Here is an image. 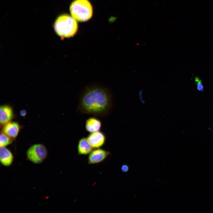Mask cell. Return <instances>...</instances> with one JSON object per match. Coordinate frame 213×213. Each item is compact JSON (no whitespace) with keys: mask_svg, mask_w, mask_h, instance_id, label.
<instances>
[{"mask_svg":"<svg viewBox=\"0 0 213 213\" xmlns=\"http://www.w3.org/2000/svg\"><path fill=\"white\" fill-rule=\"evenodd\" d=\"M111 93L99 86L86 88L79 98L78 111L85 114L104 116L111 111L113 106Z\"/></svg>","mask_w":213,"mask_h":213,"instance_id":"cell-1","label":"cell"},{"mask_svg":"<svg viewBox=\"0 0 213 213\" xmlns=\"http://www.w3.org/2000/svg\"><path fill=\"white\" fill-rule=\"evenodd\" d=\"M54 30L62 38L73 36L78 30L76 20L69 15L64 14L57 18L54 22Z\"/></svg>","mask_w":213,"mask_h":213,"instance_id":"cell-2","label":"cell"},{"mask_svg":"<svg viewBox=\"0 0 213 213\" xmlns=\"http://www.w3.org/2000/svg\"><path fill=\"white\" fill-rule=\"evenodd\" d=\"M70 11L72 17L80 22L87 21L92 15V7L88 0H75L70 5Z\"/></svg>","mask_w":213,"mask_h":213,"instance_id":"cell-3","label":"cell"},{"mask_svg":"<svg viewBox=\"0 0 213 213\" xmlns=\"http://www.w3.org/2000/svg\"><path fill=\"white\" fill-rule=\"evenodd\" d=\"M47 151L45 146L42 144L33 145L26 152L28 159L33 163L39 164L41 163L47 156Z\"/></svg>","mask_w":213,"mask_h":213,"instance_id":"cell-4","label":"cell"},{"mask_svg":"<svg viewBox=\"0 0 213 213\" xmlns=\"http://www.w3.org/2000/svg\"><path fill=\"white\" fill-rule=\"evenodd\" d=\"M109 151L99 148L93 150L88 157L89 164H98L104 161L110 154Z\"/></svg>","mask_w":213,"mask_h":213,"instance_id":"cell-5","label":"cell"},{"mask_svg":"<svg viewBox=\"0 0 213 213\" xmlns=\"http://www.w3.org/2000/svg\"><path fill=\"white\" fill-rule=\"evenodd\" d=\"M93 148H99L103 146L106 141L104 133L100 131L90 133L87 138Z\"/></svg>","mask_w":213,"mask_h":213,"instance_id":"cell-6","label":"cell"},{"mask_svg":"<svg viewBox=\"0 0 213 213\" xmlns=\"http://www.w3.org/2000/svg\"><path fill=\"white\" fill-rule=\"evenodd\" d=\"M14 116L12 107L8 105H3L0 107V122L4 125L11 121Z\"/></svg>","mask_w":213,"mask_h":213,"instance_id":"cell-7","label":"cell"},{"mask_svg":"<svg viewBox=\"0 0 213 213\" xmlns=\"http://www.w3.org/2000/svg\"><path fill=\"white\" fill-rule=\"evenodd\" d=\"M20 129L19 123L10 121L4 125L2 131L11 138H15L17 136Z\"/></svg>","mask_w":213,"mask_h":213,"instance_id":"cell-8","label":"cell"},{"mask_svg":"<svg viewBox=\"0 0 213 213\" xmlns=\"http://www.w3.org/2000/svg\"><path fill=\"white\" fill-rule=\"evenodd\" d=\"M13 156L11 152L6 147H1L0 160L1 164L5 166H9L12 163Z\"/></svg>","mask_w":213,"mask_h":213,"instance_id":"cell-9","label":"cell"},{"mask_svg":"<svg viewBox=\"0 0 213 213\" xmlns=\"http://www.w3.org/2000/svg\"><path fill=\"white\" fill-rule=\"evenodd\" d=\"M101 126V122L98 119L93 117L88 118L86 121L85 128L90 133L99 131Z\"/></svg>","mask_w":213,"mask_h":213,"instance_id":"cell-10","label":"cell"},{"mask_svg":"<svg viewBox=\"0 0 213 213\" xmlns=\"http://www.w3.org/2000/svg\"><path fill=\"white\" fill-rule=\"evenodd\" d=\"M87 138H82L78 142V151L80 155H86L89 154L93 150Z\"/></svg>","mask_w":213,"mask_h":213,"instance_id":"cell-11","label":"cell"},{"mask_svg":"<svg viewBox=\"0 0 213 213\" xmlns=\"http://www.w3.org/2000/svg\"><path fill=\"white\" fill-rule=\"evenodd\" d=\"M12 139L2 131L0 135V147H6L10 144L12 142Z\"/></svg>","mask_w":213,"mask_h":213,"instance_id":"cell-12","label":"cell"},{"mask_svg":"<svg viewBox=\"0 0 213 213\" xmlns=\"http://www.w3.org/2000/svg\"><path fill=\"white\" fill-rule=\"evenodd\" d=\"M195 81L197 85V90L201 92L204 91V87L202 80L199 78L196 77L195 78Z\"/></svg>","mask_w":213,"mask_h":213,"instance_id":"cell-13","label":"cell"},{"mask_svg":"<svg viewBox=\"0 0 213 213\" xmlns=\"http://www.w3.org/2000/svg\"><path fill=\"white\" fill-rule=\"evenodd\" d=\"M121 169L122 172H126L128 171L129 167L128 165L124 164L122 165Z\"/></svg>","mask_w":213,"mask_h":213,"instance_id":"cell-14","label":"cell"},{"mask_svg":"<svg viewBox=\"0 0 213 213\" xmlns=\"http://www.w3.org/2000/svg\"><path fill=\"white\" fill-rule=\"evenodd\" d=\"M20 114L21 116H24L26 114V111L24 110H22L20 112Z\"/></svg>","mask_w":213,"mask_h":213,"instance_id":"cell-15","label":"cell"}]
</instances>
